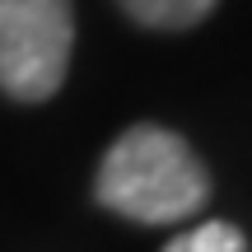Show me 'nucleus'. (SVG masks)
<instances>
[{"instance_id": "f03ea898", "label": "nucleus", "mask_w": 252, "mask_h": 252, "mask_svg": "<svg viewBox=\"0 0 252 252\" xmlns=\"http://www.w3.org/2000/svg\"><path fill=\"white\" fill-rule=\"evenodd\" d=\"M75 47L70 0H0V89L42 103L65 84Z\"/></svg>"}, {"instance_id": "f257e3e1", "label": "nucleus", "mask_w": 252, "mask_h": 252, "mask_svg": "<svg viewBox=\"0 0 252 252\" xmlns=\"http://www.w3.org/2000/svg\"><path fill=\"white\" fill-rule=\"evenodd\" d=\"M94 196L135 224H173L210 201V173L178 131L140 122L108 145Z\"/></svg>"}, {"instance_id": "20e7f679", "label": "nucleus", "mask_w": 252, "mask_h": 252, "mask_svg": "<svg viewBox=\"0 0 252 252\" xmlns=\"http://www.w3.org/2000/svg\"><path fill=\"white\" fill-rule=\"evenodd\" d=\"M163 252H248V238L238 234L229 220H206V224L178 234Z\"/></svg>"}, {"instance_id": "7ed1b4c3", "label": "nucleus", "mask_w": 252, "mask_h": 252, "mask_svg": "<svg viewBox=\"0 0 252 252\" xmlns=\"http://www.w3.org/2000/svg\"><path fill=\"white\" fill-rule=\"evenodd\" d=\"M145 28H196L220 0H117Z\"/></svg>"}]
</instances>
